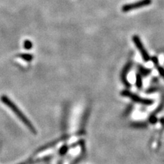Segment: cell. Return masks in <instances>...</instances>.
<instances>
[{
  "label": "cell",
  "mask_w": 164,
  "mask_h": 164,
  "mask_svg": "<svg viewBox=\"0 0 164 164\" xmlns=\"http://www.w3.org/2000/svg\"><path fill=\"white\" fill-rule=\"evenodd\" d=\"M133 41L134 42V44H135L136 47L138 49L139 53H141V55H142V58L144 59V60L145 62L149 61L150 59V55L149 54V53L147 52L146 49H145V47H144L142 42H141L139 37L138 36H137V35L133 36Z\"/></svg>",
  "instance_id": "4"
},
{
  "label": "cell",
  "mask_w": 164,
  "mask_h": 164,
  "mask_svg": "<svg viewBox=\"0 0 164 164\" xmlns=\"http://www.w3.org/2000/svg\"><path fill=\"white\" fill-rule=\"evenodd\" d=\"M157 119L155 116H151L150 118V123H152V124H155V123L157 122Z\"/></svg>",
  "instance_id": "9"
},
{
  "label": "cell",
  "mask_w": 164,
  "mask_h": 164,
  "mask_svg": "<svg viewBox=\"0 0 164 164\" xmlns=\"http://www.w3.org/2000/svg\"><path fill=\"white\" fill-rule=\"evenodd\" d=\"M152 0H140V1L134 2V3L123 5L122 7V11L124 12H128L131 10L140 8L146 7L151 4Z\"/></svg>",
  "instance_id": "3"
},
{
  "label": "cell",
  "mask_w": 164,
  "mask_h": 164,
  "mask_svg": "<svg viewBox=\"0 0 164 164\" xmlns=\"http://www.w3.org/2000/svg\"><path fill=\"white\" fill-rule=\"evenodd\" d=\"M2 101L3 102L5 105H6L12 110V112L14 113V114L17 115L18 118H19V120L21 121V122H23V124L25 125L32 133H36V129H35L34 126L32 125V123L29 122L28 118L25 116V115L23 114V112H21L20 111V109L15 105L14 103H12V102L6 96H2Z\"/></svg>",
  "instance_id": "1"
},
{
  "label": "cell",
  "mask_w": 164,
  "mask_h": 164,
  "mask_svg": "<svg viewBox=\"0 0 164 164\" xmlns=\"http://www.w3.org/2000/svg\"><path fill=\"white\" fill-rule=\"evenodd\" d=\"M133 125H135L136 127H145V125L143 123H135V124H133Z\"/></svg>",
  "instance_id": "10"
},
{
  "label": "cell",
  "mask_w": 164,
  "mask_h": 164,
  "mask_svg": "<svg viewBox=\"0 0 164 164\" xmlns=\"http://www.w3.org/2000/svg\"><path fill=\"white\" fill-rule=\"evenodd\" d=\"M139 72H141V74L142 75H149L150 72V69H147L146 68H144V67H142L141 66H139Z\"/></svg>",
  "instance_id": "8"
},
{
  "label": "cell",
  "mask_w": 164,
  "mask_h": 164,
  "mask_svg": "<svg viewBox=\"0 0 164 164\" xmlns=\"http://www.w3.org/2000/svg\"><path fill=\"white\" fill-rule=\"evenodd\" d=\"M131 65H132V64H131V62H129L126 64L125 66L124 67V69H122V72H121V75H120V77H121L120 78H121V80H122V83L125 85H127V87H130V84L127 79V75L128 74L129 71V70L131 67Z\"/></svg>",
  "instance_id": "5"
},
{
  "label": "cell",
  "mask_w": 164,
  "mask_h": 164,
  "mask_svg": "<svg viewBox=\"0 0 164 164\" xmlns=\"http://www.w3.org/2000/svg\"><path fill=\"white\" fill-rule=\"evenodd\" d=\"M120 95L122 96H125V97H128L130 99H131L133 101L136 102V103H141L142 105H150L153 103L152 100H150L149 99H144L142 98L140 96L135 95V94L130 92L129 90H123L120 92Z\"/></svg>",
  "instance_id": "2"
},
{
  "label": "cell",
  "mask_w": 164,
  "mask_h": 164,
  "mask_svg": "<svg viewBox=\"0 0 164 164\" xmlns=\"http://www.w3.org/2000/svg\"><path fill=\"white\" fill-rule=\"evenodd\" d=\"M136 86L138 87L139 89H140V88L142 87V75L138 74L136 75Z\"/></svg>",
  "instance_id": "7"
},
{
  "label": "cell",
  "mask_w": 164,
  "mask_h": 164,
  "mask_svg": "<svg viewBox=\"0 0 164 164\" xmlns=\"http://www.w3.org/2000/svg\"><path fill=\"white\" fill-rule=\"evenodd\" d=\"M152 62L154 63V64L155 65V67H156V69H157L158 72L164 79V69L162 66L159 65V60L157 58V57H153L152 58Z\"/></svg>",
  "instance_id": "6"
}]
</instances>
